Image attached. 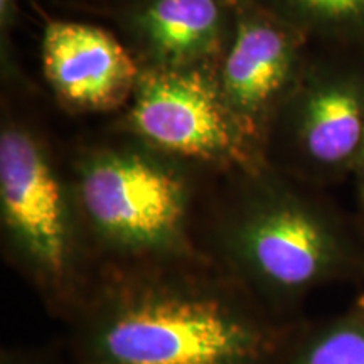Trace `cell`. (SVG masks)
I'll use <instances>...</instances> for the list:
<instances>
[{"label":"cell","mask_w":364,"mask_h":364,"mask_svg":"<svg viewBox=\"0 0 364 364\" xmlns=\"http://www.w3.org/2000/svg\"><path fill=\"white\" fill-rule=\"evenodd\" d=\"M300 321L273 317L204 257L103 265L65 349L68 364H282Z\"/></svg>","instance_id":"6da1fadb"},{"label":"cell","mask_w":364,"mask_h":364,"mask_svg":"<svg viewBox=\"0 0 364 364\" xmlns=\"http://www.w3.org/2000/svg\"><path fill=\"white\" fill-rule=\"evenodd\" d=\"M201 257L284 322L312 295L364 285V235L329 189L268 164L218 174L198 223Z\"/></svg>","instance_id":"7a4b0ae2"},{"label":"cell","mask_w":364,"mask_h":364,"mask_svg":"<svg viewBox=\"0 0 364 364\" xmlns=\"http://www.w3.org/2000/svg\"><path fill=\"white\" fill-rule=\"evenodd\" d=\"M95 270L201 257L198 223L216 172L108 125L66 159Z\"/></svg>","instance_id":"3957f363"},{"label":"cell","mask_w":364,"mask_h":364,"mask_svg":"<svg viewBox=\"0 0 364 364\" xmlns=\"http://www.w3.org/2000/svg\"><path fill=\"white\" fill-rule=\"evenodd\" d=\"M0 236L6 262L49 316L68 324L95 273L66 159L34 118L4 103Z\"/></svg>","instance_id":"277c9868"},{"label":"cell","mask_w":364,"mask_h":364,"mask_svg":"<svg viewBox=\"0 0 364 364\" xmlns=\"http://www.w3.org/2000/svg\"><path fill=\"white\" fill-rule=\"evenodd\" d=\"M364 145V56L312 48L273 118L265 162L318 188L353 179Z\"/></svg>","instance_id":"5b68a950"},{"label":"cell","mask_w":364,"mask_h":364,"mask_svg":"<svg viewBox=\"0 0 364 364\" xmlns=\"http://www.w3.org/2000/svg\"><path fill=\"white\" fill-rule=\"evenodd\" d=\"M213 71L140 70L110 125L216 174L263 166V152L228 112Z\"/></svg>","instance_id":"8992f818"},{"label":"cell","mask_w":364,"mask_h":364,"mask_svg":"<svg viewBox=\"0 0 364 364\" xmlns=\"http://www.w3.org/2000/svg\"><path fill=\"white\" fill-rule=\"evenodd\" d=\"M309 51V41L260 2L236 0L233 29L213 73L228 112L263 157L273 118L297 83Z\"/></svg>","instance_id":"52a82bcc"},{"label":"cell","mask_w":364,"mask_h":364,"mask_svg":"<svg viewBox=\"0 0 364 364\" xmlns=\"http://www.w3.org/2000/svg\"><path fill=\"white\" fill-rule=\"evenodd\" d=\"M41 68L59 107L75 115H117L140 76V66L117 33L61 19L44 24Z\"/></svg>","instance_id":"ba28073f"},{"label":"cell","mask_w":364,"mask_h":364,"mask_svg":"<svg viewBox=\"0 0 364 364\" xmlns=\"http://www.w3.org/2000/svg\"><path fill=\"white\" fill-rule=\"evenodd\" d=\"M236 0H134L113 14L140 70H215L235 22Z\"/></svg>","instance_id":"9c48e42d"},{"label":"cell","mask_w":364,"mask_h":364,"mask_svg":"<svg viewBox=\"0 0 364 364\" xmlns=\"http://www.w3.org/2000/svg\"><path fill=\"white\" fill-rule=\"evenodd\" d=\"M282 364H364V285L341 311L304 317Z\"/></svg>","instance_id":"30bf717a"},{"label":"cell","mask_w":364,"mask_h":364,"mask_svg":"<svg viewBox=\"0 0 364 364\" xmlns=\"http://www.w3.org/2000/svg\"><path fill=\"white\" fill-rule=\"evenodd\" d=\"M312 48L364 56V0H257Z\"/></svg>","instance_id":"8fae6325"},{"label":"cell","mask_w":364,"mask_h":364,"mask_svg":"<svg viewBox=\"0 0 364 364\" xmlns=\"http://www.w3.org/2000/svg\"><path fill=\"white\" fill-rule=\"evenodd\" d=\"M21 12V0H0V73H2L4 90H14L17 93L27 90L29 81L22 75L17 63V53L14 48L12 36Z\"/></svg>","instance_id":"7c38bea8"},{"label":"cell","mask_w":364,"mask_h":364,"mask_svg":"<svg viewBox=\"0 0 364 364\" xmlns=\"http://www.w3.org/2000/svg\"><path fill=\"white\" fill-rule=\"evenodd\" d=\"M0 364H68L66 349L56 346H7Z\"/></svg>","instance_id":"4fadbf2b"},{"label":"cell","mask_w":364,"mask_h":364,"mask_svg":"<svg viewBox=\"0 0 364 364\" xmlns=\"http://www.w3.org/2000/svg\"><path fill=\"white\" fill-rule=\"evenodd\" d=\"M353 181L354 188H356V209H354V215H356L359 226H361L364 235V176L356 177Z\"/></svg>","instance_id":"5bb4252c"},{"label":"cell","mask_w":364,"mask_h":364,"mask_svg":"<svg viewBox=\"0 0 364 364\" xmlns=\"http://www.w3.org/2000/svg\"><path fill=\"white\" fill-rule=\"evenodd\" d=\"M105 2H107V4H110L113 14H115L117 11H120L122 7L129 6L130 2H134V0H105Z\"/></svg>","instance_id":"9a60e30c"},{"label":"cell","mask_w":364,"mask_h":364,"mask_svg":"<svg viewBox=\"0 0 364 364\" xmlns=\"http://www.w3.org/2000/svg\"><path fill=\"white\" fill-rule=\"evenodd\" d=\"M361 176H364V145H363L361 156H359V161H358V166H356V172H354L353 179H356V177H361Z\"/></svg>","instance_id":"2e32d148"}]
</instances>
